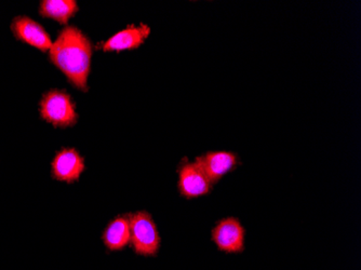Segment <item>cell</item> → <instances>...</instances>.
Returning a JSON list of instances; mask_svg holds the SVG:
<instances>
[{
  "label": "cell",
  "mask_w": 361,
  "mask_h": 270,
  "mask_svg": "<svg viewBox=\"0 0 361 270\" xmlns=\"http://www.w3.org/2000/svg\"><path fill=\"white\" fill-rule=\"evenodd\" d=\"M178 176V188L182 196L185 198L204 196L210 192L212 188V183L196 162L180 166Z\"/></svg>",
  "instance_id": "cell-5"
},
{
  "label": "cell",
  "mask_w": 361,
  "mask_h": 270,
  "mask_svg": "<svg viewBox=\"0 0 361 270\" xmlns=\"http://www.w3.org/2000/svg\"><path fill=\"white\" fill-rule=\"evenodd\" d=\"M78 10L74 0H44L40 3V16L65 24Z\"/></svg>",
  "instance_id": "cell-11"
},
{
  "label": "cell",
  "mask_w": 361,
  "mask_h": 270,
  "mask_svg": "<svg viewBox=\"0 0 361 270\" xmlns=\"http://www.w3.org/2000/svg\"><path fill=\"white\" fill-rule=\"evenodd\" d=\"M212 240L220 251L241 253L245 250V229L235 217L222 219L213 228Z\"/></svg>",
  "instance_id": "cell-4"
},
{
  "label": "cell",
  "mask_w": 361,
  "mask_h": 270,
  "mask_svg": "<svg viewBox=\"0 0 361 270\" xmlns=\"http://www.w3.org/2000/svg\"><path fill=\"white\" fill-rule=\"evenodd\" d=\"M40 113L44 121L56 127L73 125L77 121L72 99L64 91L52 90L42 97Z\"/></svg>",
  "instance_id": "cell-3"
},
{
  "label": "cell",
  "mask_w": 361,
  "mask_h": 270,
  "mask_svg": "<svg viewBox=\"0 0 361 270\" xmlns=\"http://www.w3.org/2000/svg\"><path fill=\"white\" fill-rule=\"evenodd\" d=\"M149 32L151 30L149 26L144 24L139 26H128L125 30L111 36L102 44V49L104 51H123L139 48L145 42L146 38L149 37Z\"/></svg>",
  "instance_id": "cell-9"
},
{
  "label": "cell",
  "mask_w": 361,
  "mask_h": 270,
  "mask_svg": "<svg viewBox=\"0 0 361 270\" xmlns=\"http://www.w3.org/2000/svg\"><path fill=\"white\" fill-rule=\"evenodd\" d=\"M84 170V159L74 148L61 150L52 160V176L60 182H76Z\"/></svg>",
  "instance_id": "cell-7"
},
{
  "label": "cell",
  "mask_w": 361,
  "mask_h": 270,
  "mask_svg": "<svg viewBox=\"0 0 361 270\" xmlns=\"http://www.w3.org/2000/svg\"><path fill=\"white\" fill-rule=\"evenodd\" d=\"M103 243L111 251H121L130 243L129 216L114 219L103 233Z\"/></svg>",
  "instance_id": "cell-10"
},
{
  "label": "cell",
  "mask_w": 361,
  "mask_h": 270,
  "mask_svg": "<svg viewBox=\"0 0 361 270\" xmlns=\"http://www.w3.org/2000/svg\"><path fill=\"white\" fill-rule=\"evenodd\" d=\"M91 44L78 28L66 27L60 32L50 49V59L71 82L86 91L90 72Z\"/></svg>",
  "instance_id": "cell-1"
},
{
  "label": "cell",
  "mask_w": 361,
  "mask_h": 270,
  "mask_svg": "<svg viewBox=\"0 0 361 270\" xmlns=\"http://www.w3.org/2000/svg\"><path fill=\"white\" fill-rule=\"evenodd\" d=\"M12 32L18 39L40 51L47 52L51 49L52 42L44 27L37 22L27 18L19 16L12 22Z\"/></svg>",
  "instance_id": "cell-6"
},
{
  "label": "cell",
  "mask_w": 361,
  "mask_h": 270,
  "mask_svg": "<svg viewBox=\"0 0 361 270\" xmlns=\"http://www.w3.org/2000/svg\"><path fill=\"white\" fill-rule=\"evenodd\" d=\"M238 158L228 152H211L196 158V164L202 168L211 183H216L236 166Z\"/></svg>",
  "instance_id": "cell-8"
},
{
  "label": "cell",
  "mask_w": 361,
  "mask_h": 270,
  "mask_svg": "<svg viewBox=\"0 0 361 270\" xmlns=\"http://www.w3.org/2000/svg\"><path fill=\"white\" fill-rule=\"evenodd\" d=\"M130 243L135 253L143 257H155L160 247V237L153 217L147 212L129 215Z\"/></svg>",
  "instance_id": "cell-2"
}]
</instances>
